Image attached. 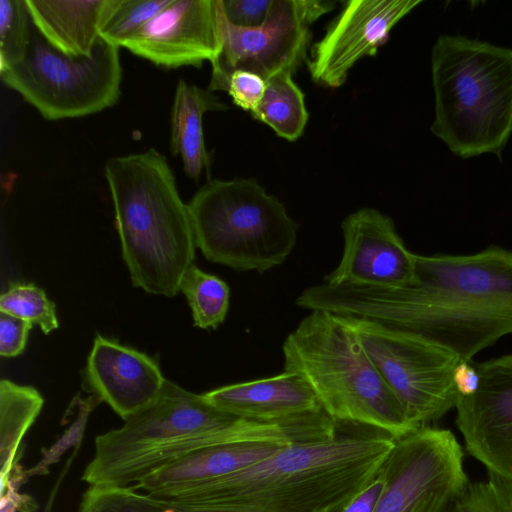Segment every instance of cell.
Masks as SVG:
<instances>
[{
	"mask_svg": "<svg viewBox=\"0 0 512 512\" xmlns=\"http://www.w3.org/2000/svg\"><path fill=\"white\" fill-rule=\"evenodd\" d=\"M296 304L375 320L472 361L512 334V250L491 245L470 255H416L406 286L323 283L305 289Z\"/></svg>",
	"mask_w": 512,
	"mask_h": 512,
	"instance_id": "6da1fadb",
	"label": "cell"
},
{
	"mask_svg": "<svg viewBox=\"0 0 512 512\" xmlns=\"http://www.w3.org/2000/svg\"><path fill=\"white\" fill-rule=\"evenodd\" d=\"M292 443L219 478L157 498L176 507L236 512H330L377 474L395 438L371 429ZM156 498V497H155Z\"/></svg>",
	"mask_w": 512,
	"mask_h": 512,
	"instance_id": "7a4b0ae2",
	"label": "cell"
},
{
	"mask_svg": "<svg viewBox=\"0 0 512 512\" xmlns=\"http://www.w3.org/2000/svg\"><path fill=\"white\" fill-rule=\"evenodd\" d=\"M316 436L310 420L290 424L238 418L166 379L158 398L120 428L95 438L84 469L89 486H134L156 471L207 447L266 442L288 445Z\"/></svg>",
	"mask_w": 512,
	"mask_h": 512,
	"instance_id": "3957f363",
	"label": "cell"
},
{
	"mask_svg": "<svg viewBox=\"0 0 512 512\" xmlns=\"http://www.w3.org/2000/svg\"><path fill=\"white\" fill-rule=\"evenodd\" d=\"M104 173L133 286L174 297L194 264L196 244L188 204L166 157L155 148L112 157Z\"/></svg>",
	"mask_w": 512,
	"mask_h": 512,
	"instance_id": "277c9868",
	"label": "cell"
},
{
	"mask_svg": "<svg viewBox=\"0 0 512 512\" xmlns=\"http://www.w3.org/2000/svg\"><path fill=\"white\" fill-rule=\"evenodd\" d=\"M284 370L299 374L335 421L393 438L418 427L382 378L345 316L313 310L283 344Z\"/></svg>",
	"mask_w": 512,
	"mask_h": 512,
	"instance_id": "5b68a950",
	"label": "cell"
},
{
	"mask_svg": "<svg viewBox=\"0 0 512 512\" xmlns=\"http://www.w3.org/2000/svg\"><path fill=\"white\" fill-rule=\"evenodd\" d=\"M431 132L456 156L500 157L512 133V49L462 35L432 47Z\"/></svg>",
	"mask_w": 512,
	"mask_h": 512,
	"instance_id": "8992f818",
	"label": "cell"
},
{
	"mask_svg": "<svg viewBox=\"0 0 512 512\" xmlns=\"http://www.w3.org/2000/svg\"><path fill=\"white\" fill-rule=\"evenodd\" d=\"M187 204L196 247L210 262L262 273L295 247L297 223L255 179L210 180Z\"/></svg>",
	"mask_w": 512,
	"mask_h": 512,
	"instance_id": "52a82bcc",
	"label": "cell"
},
{
	"mask_svg": "<svg viewBox=\"0 0 512 512\" xmlns=\"http://www.w3.org/2000/svg\"><path fill=\"white\" fill-rule=\"evenodd\" d=\"M0 76L46 120L84 117L110 108L120 99V47L100 37L91 56L70 57L52 47L34 28L23 58Z\"/></svg>",
	"mask_w": 512,
	"mask_h": 512,
	"instance_id": "ba28073f",
	"label": "cell"
},
{
	"mask_svg": "<svg viewBox=\"0 0 512 512\" xmlns=\"http://www.w3.org/2000/svg\"><path fill=\"white\" fill-rule=\"evenodd\" d=\"M345 316V315H343ZM378 372L418 427L455 408L453 382L461 360L414 334L381 322L345 316Z\"/></svg>",
	"mask_w": 512,
	"mask_h": 512,
	"instance_id": "9c48e42d",
	"label": "cell"
},
{
	"mask_svg": "<svg viewBox=\"0 0 512 512\" xmlns=\"http://www.w3.org/2000/svg\"><path fill=\"white\" fill-rule=\"evenodd\" d=\"M463 456L447 429L422 426L396 438L379 469L384 486L372 512H446L469 483Z\"/></svg>",
	"mask_w": 512,
	"mask_h": 512,
	"instance_id": "30bf717a",
	"label": "cell"
},
{
	"mask_svg": "<svg viewBox=\"0 0 512 512\" xmlns=\"http://www.w3.org/2000/svg\"><path fill=\"white\" fill-rule=\"evenodd\" d=\"M335 5L334 0H274L265 21L252 28L232 25L224 16L222 51L211 65L207 89L225 91L230 74L239 69L266 81L294 73L306 58L310 26Z\"/></svg>",
	"mask_w": 512,
	"mask_h": 512,
	"instance_id": "8fae6325",
	"label": "cell"
},
{
	"mask_svg": "<svg viewBox=\"0 0 512 512\" xmlns=\"http://www.w3.org/2000/svg\"><path fill=\"white\" fill-rule=\"evenodd\" d=\"M223 24L221 0H170L123 47L167 69L213 65L222 51Z\"/></svg>",
	"mask_w": 512,
	"mask_h": 512,
	"instance_id": "7c38bea8",
	"label": "cell"
},
{
	"mask_svg": "<svg viewBox=\"0 0 512 512\" xmlns=\"http://www.w3.org/2000/svg\"><path fill=\"white\" fill-rule=\"evenodd\" d=\"M421 0H352L328 26L325 35L311 47L307 61L317 84L338 88L350 69L365 56H374L393 27Z\"/></svg>",
	"mask_w": 512,
	"mask_h": 512,
	"instance_id": "4fadbf2b",
	"label": "cell"
},
{
	"mask_svg": "<svg viewBox=\"0 0 512 512\" xmlns=\"http://www.w3.org/2000/svg\"><path fill=\"white\" fill-rule=\"evenodd\" d=\"M474 364L480 384L473 395L459 396L456 424L488 474L512 482V354Z\"/></svg>",
	"mask_w": 512,
	"mask_h": 512,
	"instance_id": "5bb4252c",
	"label": "cell"
},
{
	"mask_svg": "<svg viewBox=\"0 0 512 512\" xmlns=\"http://www.w3.org/2000/svg\"><path fill=\"white\" fill-rule=\"evenodd\" d=\"M341 227L343 254L324 283L398 288L413 281L417 254L407 249L389 216L361 208L349 214Z\"/></svg>",
	"mask_w": 512,
	"mask_h": 512,
	"instance_id": "9a60e30c",
	"label": "cell"
},
{
	"mask_svg": "<svg viewBox=\"0 0 512 512\" xmlns=\"http://www.w3.org/2000/svg\"><path fill=\"white\" fill-rule=\"evenodd\" d=\"M82 377L83 389L125 421L151 405L166 381L155 359L101 335L94 339Z\"/></svg>",
	"mask_w": 512,
	"mask_h": 512,
	"instance_id": "2e32d148",
	"label": "cell"
},
{
	"mask_svg": "<svg viewBox=\"0 0 512 512\" xmlns=\"http://www.w3.org/2000/svg\"><path fill=\"white\" fill-rule=\"evenodd\" d=\"M204 396L224 412L258 422L290 424L324 412L304 378L286 370L273 377L222 386Z\"/></svg>",
	"mask_w": 512,
	"mask_h": 512,
	"instance_id": "e0dca14e",
	"label": "cell"
},
{
	"mask_svg": "<svg viewBox=\"0 0 512 512\" xmlns=\"http://www.w3.org/2000/svg\"><path fill=\"white\" fill-rule=\"evenodd\" d=\"M283 446L277 443L239 442L207 447L156 471L132 487L160 498L244 469L272 456Z\"/></svg>",
	"mask_w": 512,
	"mask_h": 512,
	"instance_id": "ac0fdd59",
	"label": "cell"
},
{
	"mask_svg": "<svg viewBox=\"0 0 512 512\" xmlns=\"http://www.w3.org/2000/svg\"><path fill=\"white\" fill-rule=\"evenodd\" d=\"M113 0H25L31 21L55 49L70 57L94 52Z\"/></svg>",
	"mask_w": 512,
	"mask_h": 512,
	"instance_id": "d6986e66",
	"label": "cell"
},
{
	"mask_svg": "<svg viewBox=\"0 0 512 512\" xmlns=\"http://www.w3.org/2000/svg\"><path fill=\"white\" fill-rule=\"evenodd\" d=\"M227 109L228 106L208 89L188 84L184 79L178 81L171 109L170 150L173 156L181 157L186 175L195 181L210 167L203 116Z\"/></svg>",
	"mask_w": 512,
	"mask_h": 512,
	"instance_id": "ffe728a7",
	"label": "cell"
},
{
	"mask_svg": "<svg viewBox=\"0 0 512 512\" xmlns=\"http://www.w3.org/2000/svg\"><path fill=\"white\" fill-rule=\"evenodd\" d=\"M44 399L32 386L10 380L0 382V481L7 482L15 465L19 445L39 416Z\"/></svg>",
	"mask_w": 512,
	"mask_h": 512,
	"instance_id": "44dd1931",
	"label": "cell"
},
{
	"mask_svg": "<svg viewBox=\"0 0 512 512\" xmlns=\"http://www.w3.org/2000/svg\"><path fill=\"white\" fill-rule=\"evenodd\" d=\"M292 74L283 72L270 78L260 103L251 113L254 119L288 141L301 137L309 118L304 93L293 81Z\"/></svg>",
	"mask_w": 512,
	"mask_h": 512,
	"instance_id": "7402d4cb",
	"label": "cell"
},
{
	"mask_svg": "<svg viewBox=\"0 0 512 512\" xmlns=\"http://www.w3.org/2000/svg\"><path fill=\"white\" fill-rule=\"evenodd\" d=\"M180 292L190 306L194 326L216 329L227 316L230 289L221 278L192 264L182 277Z\"/></svg>",
	"mask_w": 512,
	"mask_h": 512,
	"instance_id": "603a6c76",
	"label": "cell"
},
{
	"mask_svg": "<svg viewBox=\"0 0 512 512\" xmlns=\"http://www.w3.org/2000/svg\"><path fill=\"white\" fill-rule=\"evenodd\" d=\"M0 313L37 325L44 334L59 327L55 304L32 283H11L0 297Z\"/></svg>",
	"mask_w": 512,
	"mask_h": 512,
	"instance_id": "cb8c5ba5",
	"label": "cell"
},
{
	"mask_svg": "<svg viewBox=\"0 0 512 512\" xmlns=\"http://www.w3.org/2000/svg\"><path fill=\"white\" fill-rule=\"evenodd\" d=\"M169 2L170 0H113L100 28V37L110 44L123 47Z\"/></svg>",
	"mask_w": 512,
	"mask_h": 512,
	"instance_id": "d4e9b609",
	"label": "cell"
},
{
	"mask_svg": "<svg viewBox=\"0 0 512 512\" xmlns=\"http://www.w3.org/2000/svg\"><path fill=\"white\" fill-rule=\"evenodd\" d=\"M79 512H181L132 486H90L83 494Z\"/></svg>",
	"mask_w": 512,
	"mask_h": 512,
	"instance_id": "484cf974",
	"label": "cell"
},
{
	"mask_svg": "<svg viewBox=\"0 0 512 512\" xmlns=\"http://www.w3.org/2000/svg\"><path fill=\"white\" fill-rule=\"evenodd\" d=\"M33 29L25 0H0V72L23 58Z\"/></svg>",
	"mask_w": 512,
	"mask_h": 512,
	"instance_id": "4316f807",
	"label": "cell"
},
{
	"mask_svg": "<svg viewBox=\"0 0 512 512\" xmlns=\"http://www.w3.org/2000/svg\"><path fill=\"white\" fill-rule=\"evenodd\" d=\"M446 512H512V482L492 474L469 482Z\"/></svg>",
	"mask_w": 512,
	"mask_h": 512,
	"instance_id": "83f0119b",
	"label": "cell"
},
{
	"mask_svg": "<svg viewBox=\"0 0 512 512\" xmlns=\"http://www.w3.org/2000/svg\"><path fill=\"white\" fill-rule=\"evenodd\" d=\"M266 83L257 73L239 69L230 74L225 91L235 105L252 113L264 95Z\"/></svg>",
	"mask_w": 512,
	"mask_h": 512,
	"instance_id": "f1b7e54d",
	"label": "cell"
},
{
	"mask_svg": "<svg viewBox=\"0 0 512 512\" xmlns=\"http://www.w3.org/2000/svg\"><path fill=\"white\" fill-rule=\"evenodd\" d=\"M274 0H221L225 19L238 27L260 26L266 19Z\"/></svg>",
	"mask_w": 512,
	"mask_h": 512,
	"instance_id": "f546056e",
	"label": "cell"
},
{
	"mask_svg": "<svg viewBox=\"0 0 512 512\" xmlns=\"http://www.w3.org/2000/svg\"><path fill=\"white\" fill-rule=\"evenodd\" d=\"M32 324L9 314L0 313V355L19 356L26 347Z\"/></svg>",
	"mask_w": 512,
	"mask_h": 512,
	"instance_id": "4dcf8cb0",
	"label": "cell"
},
{
	"mask_svg": "<svg viewBox=\"0 0 512 512\" xmlns=\"http://www.w3.org/2000/svg\"><path fill=\"white\" fill-rule=\"evenodd\" d=\"M383 486L384 479L378 470L377 474L362 490L330 512H372Z\"/></svg>",
	"mask_w": 512,
	"mask_h": 512,
	"instance_id": "1f68e13d",
	"label": "cell"
},
{
	"mask_svg": "<svg viewBox=\"0 0 512 512\" xmlns=\"http://www.w3.org/2000/svg\"><path fill=\"white\" fill-rule=\"evenodd\" d=\"M453 382L459 396L473 395L479 387L480 376L473 361H461L453 373Z\"/></svg>",
	"mask_w": 512,
	"mask_h": 512,
	"instance_id": "d6a6232c",
	"label": "cell"
},
{
	"mask_svg": "<svg viewBox=\"0 0 512 512\" xmlns=\"http://www.w3.org/2000/svg\"><path fill=\"white\" fill-rule=\"evenodd\" d=\"M18 511L15 500L10 491L6 490L1 494L0 512H16Z\"/></svg>",
	"mask_w": 512,
	"mask_h": 512,
	"instance_id": "836d02e7",
	"label": "cell"
},
{
	"mask_svg": "<svg viewBox=\"0 0 512 512\" xmlns=\"http://www.w3.org/2000/svg\"><path fill=\"white\" fill-rule=\"evenodd\" d=\"M166 504V503H165ZM168 505V504H167ZM171 506V505H170ZM177 510L181 512H236V511H226V510H215V509H203V508H186V507H176Z\"/></svg>",
	"mask_w": 512,
	"mask_h": 512,
	"instance_id": "e575fe53",
	"label": "cell"
}]
</instances>
